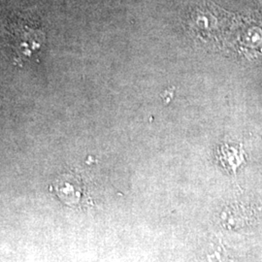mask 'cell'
Instances as JSON below:
<instances>
[{"mask_svg": "<svg viewBox=\"0 0 262 262\" xmlns=\"http://www.w3.org/2000/svg\"><path fill=\"white\" fill-rule=\"evenodd\" d=\"M9 30L15 57L19 60L32 56L44 44L45 35L38 28L19 23L13 24Z\"/></svg>", "mask_w": 262, "mask_h": 262, "instance_id": "6da1fadb", "label": "cell"}, {"mask_svg": "<svg viewBox=\"0 0 262 262\" xmlns=\"http://www.w3.org/2000/svg\"><path fill=\"white\" fill-rule=\"evenodd\" d=\"M221 159L222 161H224L225 166H229L231 170H235L243 160V157L239 154L238 150L233 148L224 147L221 150Z\"/></svg>", "mask_w": 262, "mask_h": 262, "instance_id": "7a4b0ae2", "label": "cell"}]
</instances>
